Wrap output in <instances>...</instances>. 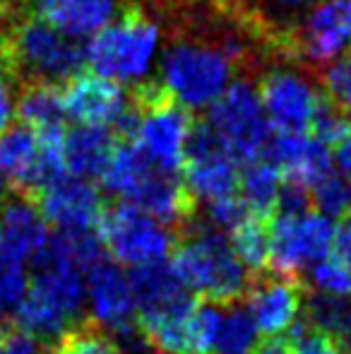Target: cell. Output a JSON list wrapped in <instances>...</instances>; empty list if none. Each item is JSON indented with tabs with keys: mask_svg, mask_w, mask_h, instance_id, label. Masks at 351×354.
Listing matches in <instances>:
<instances>
[{
	"mask_svg": "<svg viewBox=\"0 0 351 354\" xmlns=\"http://www.w3.org/2000/svg\"><path fill=\"white\" fill-rule=\"evenodd\" d=\"M63 104L68 118H72L77 126L118 131L121 138L128 136L135 116V104L123 84L111 82L101 75H75L63 87Z\"/></svg>",
	"mask_w": 351,
	"mask_h": 354,
	"instance_id": "11",
	"label": "cell"
},
{
	"mask_svg": "<svg viewBox=\"0 0 351 354\" xmlns=\"http://www.w3.org/2000/svg\"><path fill=\"white\" fill-rule=\"evenodd\" d=\"M205 123L239 167L265 157L272 128L267 123L258 89L248 80L231 82L210 106Z\"/></svg>",
	"mask_w": 351,
	"mask_h": 354,
	"instance_id": "7",
	"label": "cell"
},
{
	"mask_svg": "<svg viewBox=\"0 0 351 354\" xmlns=\"http://www.w3.org/2000/svg\"><path fill=\"white\" fill-rule=\"evenodd\" d=\"M101 183L121 203L152 214L174 232L197 217V205L183 178L154 167L130 140H118Z\"/></svg>",
	"mask_w": 351,
	"mask_h": 354,
	"instance_id": "2",
	"label": "cell"
},
{
	"mask_svg": "<svg viewBox=\"0 0 351 354\" xmlns=\"http://www.w3.org/2000/svg\"><path fill=\"white\" fill-rule=\"evenodd\" d=\"M236 63L219 44L178 37L161 58V87L183 109H210L231 84Z\"/></svg>",
	"mask_w": 351,
	"mask_h": 354,
	"instance_id": "5",
	"label": "cell"
},
{
	"mask_svg": "<svg viewBox=\"0 0 351 354\" xmlns=\"http://www.w3.org/2000/svg\"><path fill=\"white\" fill-rule=\"evenodd\" d=\"M334 224L318 210L270 219V272L299 277L332 251Z\"/></svg>",
	"mask_w": 351,
	"mask_h": 354,
	"instance_id": "10",
	"label": "cell"
},
{
	"mask_svg": "<svg viewBox=\"0 0 351 354\" xmlns=\"http://www.w3.org/2000/svg\"><path fill=\"white\" fill-rule=\"evenodd\" d=\"M274 48L291 61L325 66L351 48V3L320 0L301 22L277 37Z\"/></svg>",
	"mask_w": 351,
	"mask_h": 354,
	"instance_id": "9",
	"label": "cell"
},
{
	"mask_svg": "<svg viewBox=\"0 0 351 354\" xmlns=\"http://www.w3.org/2000/svg\"><path fill=\"white\" fill-rule=\"evenodd\" d=\"M12 46V80L24 84H66L82 73L87 51L80 39H72L46 22L19 15L10 32Z\"/></svg>",
	"mask_w": 351,
	"mask_h": 354,
	"instance_id": "6",
	"label": "cell"
},
{
	"mask_svg": "<svg viewBox=\"0 0 351 354\" xmlns=\"http://www.w3.org/2000/svg\"><path fill=\"white\" fill-rule=\"evenodd\" d=\"M310 284L318 294L328 297H351V268L337 256H325L308 270Z\"/></svg>",
	"mask_w": 351,
	"mask_h": 354,
	"instance_id": "27",
	"label": "cell"
},
{
	"mask_svg": "<svg viewBox=\"0 0 351 354\" xmlns=\"http://www.w3.org/2000/svg\"><path fill=\"white\" fill-rule=\"evenodd\" d=\"M320 84H323V97L337 111L351 118V48L339 58L330 61L328 68H323Z\"/></svg>",
	"mask_w": 351,
	"mask_h": 354,
	"instance_id": "26",
	"label": "cell"
},
{
	"mask_svg": "<svg viewBox=\"0 0 351 354\" xmlns=\"http://www.w3.org/2000/svg\"><path fill=\"white\" fill-rule=\"evenodd\" d=\"M253 354H263V352H260V350H255V352H253Z\"/></svg>",
	"mask_w": 351,
	"mask_h": 354,
	"instance_id": "38",
	"label": "cell"
},
{
	"mask_svg": "<svg viewBox=\"0 0 351 354\" xmlns=\"http://www.w3.org/2000/svg\"><path fill=\"white\" fill-rule=\"evenodd\" d=\"M347 3H351V0H347Z\"/></svg>",
	"mask_w": 351,
	"mask_h": 354,
	"instance_id": "39",
	"label": "cell"
},
{
	"mask_svg": "<svg viewBox=\"0 0 351 354\" xmlns=\"http://www.w3.org/2000/svg\"><path fill=\"white\" fill-rule=\"evenodd\" d=\"M85 292L89 304V321L108 335L126 330L137 323V304L130 277L116 261L101 258L87 270Z\"/></svg>",
	"mask_w": 351,
	"mask_h": 354,
	"instance_id": "15",
	"label": "cell"
},
{
	"mask_svg": "<svg viewBox=\"0 0 351 354\" xmlns=\"http://www.w3.org/2000/svg\"><path fill=\"white\" fill-rule=\"evenodd\" d=\"M332 256H337L342 263L351 268V212L339 219L332 234Z\"/></svg>",
	"mask_w": 351,
	"mask_h": 354,
	"instance_id": "33",
	"label": "cell"
},
{
	"mask_svg": "<svg viewBox=\"0 0 351 354\" xmlns=\"http://www.w3.org/2000/svg\"><path fill=\"white\" fill-rule=\"evenodd\" d=\"M135 116L123 140H130L154 167L169 174H181L185 164L188 140L192 136V123L188 109L169 97L161 82H142L132 92Z\"/></svg>",
	"mask_w": 351,
	"mask_h": 354,
	"instance_id": "4",
	"label": "cell"
},
{
	"mask_svg": "<svg viewBox=\"0 0 351 354\" xmlns=\"http://www.w3.org/2000/svg\"><path fill=\"white\" fill-rule=\"evenodd\" d=\"M157 48L159 24L137 5H126L111 24L94 34L85 46L94 73L118 84L147 82Z\"/></svg>",
	"mask_w": 351,
	"mask_h": 354,
	"instance_id": "3",
	"label": "cell"
},
{
	"mask_svg": "<svg viewBox=\"0 0 351 354\" xmlns=\"http://www.w3.org/2000/svg\"><path fill=\"white\" fill-rule=\"evenodd\" d=\"M0 354H48V347L29 333L19 330L17 326H8L3 340H0Z\"/></svg>",
	"mask_w": 351,
	"mask_h": 354,
	"instance_id": "31",
	"label": "cell"
},
{
	"mask_svg": "<svg viewBox=\"0 0 351 354\" xmlns=\"http://www.w3.org/2000/svg\"><path fill=\"white\" fill-rule=\"evenodd\" d=\"M260 104L274 133H308L323 94L303 75L277 68L260 80Z\"/></svg>",
	"mask_w": 351,
	"mask_h": 354,
	"instance_id": "13",
	"label": "cell"
},
{
	"mask_svg": "<svg viewBox=\"0 0 351 354\" xmlns=\"http://www.w3.org/2000/svg\"><path fill=\"white\" fill-rule=\"evenodd\" d=\"M48 239V222L37 201L24 193H10L0 205V253L22 263L32 261Z\"/></svg>",
	"mask_w": 351,
	"mask_h": 354,
	"instance_id": "17",
	"label": "cell"
},
{
	"mask_svg": "<svg viewBox=\"0 0 351 354\" xmlns=\"http://www.w3.org/2000/svg\"><path fill=\"white\" fill-rule=\"evenodd\" d=\"M260 345V330L248 308L236 304L221 306L219 328H217L214 352L212 354H253Z\"/></svg>",
	"mask_w": 351,
	"mask_h": 354,
	"instance_id": "23",
	"label": "cell"
},
{
	"mask_svg": "<svg viewBox=\"0 0 351 354\" xmlns=\"http://www.w3.org/2000/svg\"><path fill=\"white\" fill-rule=\"evenodd\" d=\"M305 304V284L301 277L260 272L250 277L245 308L253 316L260 335L279 337L301 318Z\"/></svg>",
	"mask_w": 351,
	"mask_h": 354,
	"instance_id": "14",
	"label": "cell"
},
{
	"mask_svg": "<svg viewBox=\"0 0 351 354\" xmlns=\"http://www.w3.org/2000/svg\"><path fill=\"white\" fill-rule=\"evenodd\" d=\"M43 219L58 232H97L106 210L101 193L92 181L63 176L34 196Z\"/></svg>",
	"mask_w": 351,
	"mask_h": 354,
	"instance_id": "16",
	"label": "cell"
},
{
	"mask_svg": "<svg viewBox=\"0 0 351 354\" xmlns=\"http://www.w3.org/2000/svg\"><path fill=\"white\" fill-rule=\"evenodd\" d=\"M29 15L72 39L94 37L116 19V0H22Z\"/></svg>",
	"mask_w": 351,
	"mask_h": 354,
	"instance_id": "18",
	"label": "cell"
},
{
	"mask_svg": "<svg viewBox=\"0 0 351 354\" xmlns=\"http://www.w3.org/2000/svg\"><path fill=\"white\" fill-rule=\"evenodd\" d=\"M48 354H121L116 342L111 340L108 333H103L92 321H82L75 328L66 333L56 345L48 350Z\"/></svg>",
	"mask_w": 351,
	"mask_h": 354,
	"instance_id": "25",
	"label": "cell"
},
{
	"mask_svg": "<svg viewBox=\"0 0 351 354\" xmlns=\"http://www.w3.org/2000/svg\"><path fill=\"white\" fill-rule=\"evenodd\" d=\"M183 171H185L183 183L195 205L200 203L210 205V203L239 196V164L221 147L207 123H197L192 128Z\"/></svg>",
	"mask_w": 351,
	"mask_h": 354,
	"instance_id": "12",
	"label": "cell"
},
{
	"mask_svg": "<svg viewBox=\"0 0 351 354\" xmlns=\"http://www.w3.org/2000/svg\"><path fill=\"white\" fill-rule=\"evenodd\" d=\"M334 149H337V152L332 154L334 167H337V171L342 174L344 181H347L349 188H351V136L342 145H337Z\"/></svg>",
	"mask_w": 351,
	"mask_h": 354,
	"instance_id": "35",
	"label": "cell"
},
{
	"mask_svg": "<svg viewBox=\"0 0 351 354\" xmlns=\"http://www.w3.org/2000/svg\"><path fill=\"white\" fill-rule=\"evenodd\" d=\"M286 354H342L328 335L318 333L303 316L284 333Z\"/></svg>",
	"mask_w": 351,
	"mask_h": 354,
	"instance_id": "30",
	"label": "cell"
},
{
	"mask_svg": "<svg viewBox=\"0 0 351 354\" xmlns=\"http://www.w3.org/2000/svg\"><path fill=\"white\" fill-rule=\"evenodd\" d=\"M99 239L118 266L130 268L169 261L176 246L174 229L128 203H118L103 210Z\"/></svg>",
	"mask_w": 351,
	"mask_h": 354,
	"instance_id": "8",
	"label": "cell"
},
{
	"mask_svg": "<svg viewBox=\"0 0 351 354\" xmlns=\"http://www.w3.org/2000/svg\"><path fill=\"white\" fill-rule=\"evenodd\" d=\"M281 171L270 162V159H255L250 164L241 167L239 176V196L243 205L248 207L250 214L255 217L272 219L277 207V198L281 191Z\"/></svg>",
	"mask_w": 351,
	"mask_h": 354,
	"instance_id": "21",
	"label": "cell"
},
{
	"mask_svg": "<svg viewBox=\"0 0 351 354\" xmlns=\"http://www.w3.org/2000/svg\"><path fill=\"white\" fill-rule=\"evenodd\" d=\"M169 263L192 294L212 304H236L245 299L250 287V272L234 253L229 239L205 219L195 217L178 229Z\"/></svg>",
	"mask_w": 351,
	"mask_h": 354,
	"instance_id": "1",
	"label": "cell"
},
{
	"mask_svg": "<svg viewBox=\"0 0 351 354\" xmlns=\"http://www.w3.org/2000/svg\"><path fill=\"white\" fill-rule=\"evenodd\" d=\"M231 248L250 272V277L267 272L270 268V219L248 214L231 232Z\"/></svg>",
	"mask_w": 351,
	"mask_h": 354,
	"instance_id": "24",
	"label": "cell"
},
{
	"mask_svg": "<svg viewBox=\"0 0 351 354\" xmlns=\"http://www.w3.org/2000/svg\"><path fill=\"white\" fill-rule=\"evenodd\" d=\"M29 289V275L24 263L0 253V313H10L19 306Z\"/></svg>",
	"mask_w": 351,
	"mask_h": 354,
	"instance_id": "28",
	"label": "cell"
},
{
	"mask_svg": "<svg viewBox=\"0 0 351 354\" xmlns=\"http://www.w3.org/2000/svg\"><path fill=\"white\" fill-rule=\"evenodd\" d=\"M17 116V97H14L12 80L0 75V136L10 128Z\"/></svg>",
	"mask_w": 351,
	"mask_h": 354,
	"instance_id": "32",
	"label": "cell"
},
{
	"mask_svg": "<svg viewBox=\"0 0 351 354\" xmlns=\"http://www.w3.org/2000/svg\"><path fill=\"white\" fill-rule=\"evenodd\" d=\"M270 3L274 5L277 10H281V12H294V10L305 8L310 0H270Z\"/></svg>",
	"mask_w": 351,
	"mask_h": 354,
	"instance_id": "36",
	"label": "cell"
},
{
	"mask_svg": "<svg viewBox=\"0 0 351 354\" xmlns=\"http://www.w3.org/2000/svg\"><path fill=\"white\" fill-rule=\"evenodd\" d=\"M17 113L37 136H53L66 131V104L63 89L53 84H24L17 94Z\"/></svg>",
	"mask_w": 351,
	"mask_h": 354,
	"instance_id": "20",
	"label": "cell"
},
{
	"mask_svg": "<svg viewBox=\"0 0 351 354\" xmlns=\"http://www.w3.org/2000/svg\"><path fill=\"white\" fill-rule=\"evenodd\" d=\"M303 318L318 333L328 335L342 354H351V297L305 294Z\"/></svg>",
	"mask_w": 351,
	"mask_h": 354,
	"instance_id": "22",
	"label": "cell"
},
{
	"mask_svg": "<svg viewBox=\"0 0 351 354\" xmlns=\"http://www.w3.org/2000/svg\"><path fill=\"white\" fill-rule=\"evenodd\" d=\"M116 145L118 140L113 138V133L103 131V128L77 126L72 131H66L63 136L66 171L75 178H85V181H94V178L101 181Z\"/></svg>",
	"mask_w": 351,
	"mask_h": 354,
	"instance_id": "19",
	"label": "cell"
},
{
	"mask_svg": "<svg viewBox=\"0 0 351 354\" xmlns=\"http://www.w3.org/2000/svg\"><path fill=\"white\" fill-rule=\"evenodd\" d=\"M310 131H313L310 136H313L315 140L332 149V147H337V145H342L351 136V118L344 116L342 111H337V109L323 97Z\"/></svg>",
	"mask_w": 351,
	"mask_h": 354,
	"instance_id": "29",
	"label": "cell"
},
{
	"mask_svg": "<svg viewBox=\"0 0 351 354\" xmlns=\"http://www.w3.org/2000/svg\"><path fill=\"white\" fill-rule=\"evenodd\" d=\"M221 15H231V17H250L255 15L253 0H214Z\"/></svg>",
	"mask_w": 351,
	"mask_h": 354,
	"instance_id": "34",
	"label": "cell"
},
{
	"mask_svg": "<svg viewBox=\"0 0 351 354\" xmlns=\"http://www.w3.org/2000/svg\"><path fill=\"white\" fill-rule=\"evenodd\" d=\"M5 330H8V326H5L3 321H0V340H3V335H5Z\"/></svg>",
	"mask_w": 351,
	"mask_h": 354,
	"instance_id": "37",
	"label": "cell"
}]
</instances>
